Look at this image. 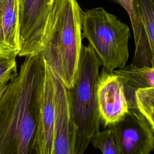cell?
I'll return each mask as SVG.
<instances>
[{
	"instance_id": "6da1fadb",
	"label": "cell",
	"mask_w": 154,
	"mask_h": 154,
	"mask_svg": "<svg viewBox=\"0 0 154 154\" xmlns=\"http://www.w3.org/2000/svg\"><path fill=\"white\" fill-rule=\"evenodd\" d=\"M45 60L25 57L0 95V154H40L38 123Z\"/></svg>"
},
{
	"instance_id": "7a4b0ae2",
	"label": "cell",
	"mask_w": 154,
	"mask_h": 154,
	"mask_svg": "<svg viewBox=\"0 0 154 154\" xmlns=\"http://www.w3.org/2000/svg\"><path fill=\"white\" fill-rule=\"evenodd\" d=\"M82 13L76 0H58L40 53L67 89L73 85L82 46Z\"/></svg>"
},
{
	"instance_id": "3957f363",
	"label": "cell",
	"mask_w": 154,
	"mask_h": 154,
	"mask_svg": "<svg viewBox=\"0 0 154 154\" xmlns=\"http://www.w3.org/2000/svg\"><path fill=\"white\" fill-rule=\"evenodd\" d=\"M102 63L88 45H82L73 85L67 89L75 128V154H84L91 136L99 131L102 120L97 88Z\"/></svg>"
},
{
	"instance_id": "277c9868",
	"label": "cell",
	"mask_w": 154,
	"mask_h": 154,
	"mask_svg": "<svg viewBox=\"0 0 154 154\" xmlns=\"http://www.w3.org/2000/svg\"><path fill=\"white\" fill-rule=\"evenodd\" d=\"M82 38H87L103 68L112 72L122 68L129 58V26L102 7L82 11Z\"/></svg>"
},
{
	"instance_id": "5b68a950",
	"label": "cell",
	"mask_w": 154,
	"mask_h": 154,
	"mask_svg": "<svg viewBox=\"0 0 154 154\" xmlns=\"http://www.w3.org/2000/svg\"><path fill=\"white\" fill-rule=\"evenodd\" d=\"M58 0H22L20 5L19 56L42 52L50 20Z\"/></svg>"
},
{
	"instance_id": "8992f818",
	"label": "cell",
	"mask_w": 154,
	"mask_h": 154,
	"mask_svg": "<svg viewBox=\"0 0 154 154\" xmlns=\"http://www.w3.org/2000/svg\"><path fill=\"white\" fill-rule=\"evenodd\" d=\"M120 154H150L154 147V128L139 112L129 111L125 117L107 127Z\"/></svg>"
},
{
	"instance_id": "52a82bcc",
	"label": "cell",
	"mask_w": 154,
	"mask_h": 154,
	"mask_svg": "<svg viewBox=\"0 0 154 154\" xmlns=\"http://www.w3.org/2000/svg\"><path fill=\"white\" fill-rule=\"evenodd\" d=\"M52 75L55 120L51 154H75V128L71 116L67 90L53 71Z\"/></svg>"
},
{
	"instance_id": "ba28073f",
	"label": "cell",
	"mask_w": 154,
	"mask_h": 154,
	"mask_svg": "<svg viewBox=\"0 0 154 154\" xmlns=\"http://www.w3.org/2000/svg\"><path fill=\"white\" fill-rule=\"evenodd\" d=\"M99 110L105 128L122 119L129 112L120 78L102 68L97 88Z\"/></svg>"
},
{
	"instance_id": "9c48e42d",
	"label": "cell",
	"mask_w": 154,
	"mask_h": 154,
	"mask_svg": "<svg viewBox=\"0 0 154 154\" xmlns=\"http://www.w3.org/2000/svg\"><path fill=\"white\" fill-rule=\"evenodd\" d=\"M52 71L45 61V76L41 93L38 123L40 154H51L55 120Z\"/></svg>"
},
{
	"instance_id": "30bf717a",
	"label": "cell",
	"mask_w": 154,
	"mask_h": 154,
	"mask_svg": "<svg viewBox=\"0 0 154 154\" xmlns=\"http://www.w3.org/2000/svg\"><path fill=\"white\" fill-rule=\"evenodd\" d=\"M20 0H0V57L16 58L20 52Z\"/></svg>"
},
{
	"instance_id": "8fae6325",
	"label": "cell",
	"mask_w": 154,
	"mask_h": 154,
	"mask_svg": "<svg viewBox=\"0 0 154 154\" xmlns=\"http://www.w3.org/2000/svg\"><path fill=\"white\" fill-rule=\"evenodd\" d=\"M120 4L128 13L134 35L135 54L132 65L153 67L154 51L152 50L144 28L134 9L132 0H112Z\"/></svg>"
},
{
	"instance_id": "7c38bea8",
	"label": "cell",
	"mask_w": 154,
	"mask_h": 154,
	"mask_svg": "<svg viewBox=\"0 0 154 154\" xmlns=\"http://www.w3.org/2000/svg\"><path fill=\"white\" fill-rule=\"evenodd\" d=\"M123 83L135 90L145 87H154V67H138L131 64L114 70Z\"/></svg>"
},
{
	"instance_id": "4fadbf2b",
	"label": "cell",
	"mask_w": 154,
	"mask_h": 154,
	"mask_svg": "<svg viewBox=\"0 0 154 154\" xmlns=\"http://www.w3.org/2000/svg\"><path fill=\"white\" fill-rule=\"evenodd\" d=\"M132 2L149 45L154 51V0H132Z\"/></svg>"
},
{
	"instance_id": "5bb4252c",
	"label": "cell",
	"mask_w": 154,
	"mask_h": 154,
	"mask_svg": "<svg viewBox=\"0 0 154 154\" xmlns=\"http://www.w3.org/2000/svg\"><path fill=\"white\" fill-rule=\"evenodd\" d=\"M135 99L138 112L154 128V87L138 88L135 92Z\"/></svg>"
},
{
	"instance_id": "9a60e30c",
	"label": "cell",
	"mask_w": 154,
	"mask_h": 154,
	"mask_svg": "<svg viewBox=\"0 0 154 154\" xmlns=\"http://www.w3.org/2000/svg\"><path fill=\"white\" fill-rule=\"evenodd\" d=\"M90 143L96 148L100 149L102 154H120L119 147L109 128L99 131L91 137Z\"/></svg>"
},
{
	"instance_id": "2e32d148",
	"label": "cell",
	"mask_w": 154,
	"mask_h": 154,
	"mask_svg": "<svg viewBox=\"0 0 154 154\" xmlns=\"http://www.w3.org/2000/svg\"><path fill=\"white\" fill-rule=\"evenodd\" d=\"M16 58L0 57V80L7 76L17 74Z\"/></svg>"
},
{
	"instance_id": "e0dca14e",
	"label": "cell",
	"mask_w": 154,
	"mask_h": 154,
	"mask_svg": "<svg viewBox=\"0 0 154 154\" xmlns=\"http://www.w3.org/2000/svg\"><path fill=\"white\" fill-rule=\"evenodd\" d=\"M17 75H11V76H7L4 77V78L1 79L0 80V95L2 93V92L4 91V90L5 89L6 85H7L8 82H9V81L12 79L13 78H14V76H16Z\"/></svg>"
},
{
	"instance_id": "ac0fdd59",
	"label": "cell",
	"mask_w": 154,
	"mask_h": 154,
	"mask_svg": "<svg viewBox=\"0 0 154 154\" xmlns=\"http://www.w3.org/2000/svg\"><path fill=\"white\" fill-rule=\"evenodd\" d=\"M22 1V0H20V4H21Z\"/></svg>"
}]
</instances>
